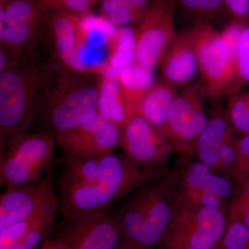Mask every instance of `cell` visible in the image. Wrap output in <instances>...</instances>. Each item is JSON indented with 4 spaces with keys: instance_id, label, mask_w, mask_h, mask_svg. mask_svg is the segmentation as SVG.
Wrapping results in <instances>:
<instances>
[{
    "instance_id": "36",
    "label": "cell",
    "mask_w": 249,
    "mask_h": 249,
    "mask_svg": "<svg viewBox=\"0 0 249 249\" xmlns=\"http://www.w3.org/2000/svg\"><path fill=\"white\" fill-rule=\"evenodd\" d=\"M150 247H145L132 242V241L126 240L124 242H121L115 249H149Z\"/></svg>"
},
{
    "instance_id": "18",
    "label": "cell",
    "mask_w": 249,
    "mask_h": 249,
    "mask_svg": "<svg viewBox=\"0 0 249 249\" xmlns=\"http://www.w3.org/2000/svg\"><path fill=\"white\" fill-rule=\"evenodd\" d=\"M82 15L59 10L50 11L47 16L46 27L53 45V58L69 68L73 67L77 29Z\"/></svg>"
},
{
    "instance_id": "38",
    "label": "cell",
    "mask_w": 249,
    "mask_h": 249,
    "mask_svg": "<svg viewBox=\"0 0 249 249\" xmlns=\"http://www.w3.org/2000/svg\"><path fill=\"white\" fill-rule=\"evenodd\" d=\"M90 2H91V5L94 4L95 3L97 2L99 0H89ZM101 1H103V0H101Z\"/></svg>"
},
{
    "instance_id": "15",
    "label": "cell",
    "mask_w": 249,
    "mask_h": 249,
    "mask_svg": "<svg viewBox=\"0 0 249 249\" xmlns=\"http://www.w3.org/2000/svg\"><path fill=\"white\" fill-rule=\"evenodd\" d=\"M176 222L181 231H186L184 248L213 249L226 232L224 210L213 206L186 203Z\"/></svg>"
},
{
    "instance_id": "11",
    "label": "cell",
    "mask_w": 249,
    "mask_h": 249,
    "mask_svg": "<svg viewBox=\"0 0 249 249\" xmlns=\"http://www.w3.org/2000/svg\"><path fill=\"white\" fill-rule=\"evenodd\" d=\"M122 129L98 114L91 121L54 138L65 155L78 158H96L114 152L120 145Z\"/></svg>"
},
{
    "instance_id": "33",
    "label": "cell",
    "mask_w": 249,
    "mask_h": 249,
    "mask_svg": "<svg viewBox=\"0 0 249 249\" xmlns=\"http://www.w3.org/2000/svg\"><path fill=\"white\" fill-rule=\"evenodd\" d=\"M238 76L245 81H249V27H243L239 44Z\"/></svg>"
},
{
    "instance_id": "21",
    "label": "cell",
    "mask_w": 249,
    "mask_h": 249,
    "mask_svg": "<svg viewBox=\"0 0 249 249\" xmlns=\"http://www.w3.org/2000/svg\"><path fill=\"white\" fill-rule=\"evenodd\" d=\"M232 129L227 113L218 111L211 116L207 127L196 143L199 160L217 172L219 150L229 139L233 137Z\"/></svg>"
},
{
    "instance_id": "34",
    "label": "cell",
    "mask_w": 249,
    "mask_h": 249,
    "mask_svg": "<svg viewBox=\"0 0 249 249\" xmlns=\"http://www.w3.org/2000/svg\"><path fill=\"white\" fill-rule=\"evenodd\" d=\"M225 9L239 22L249 19V0H224Z\"/></svg>"
},
{
    "instance_id": "17",
    "label": "cell",
    "mask_w": 249,
    "mask_h": 249,
    "mask_svg": "<svg viewBox=\"0 0 249 249\" xmlns=\"http://www.w3.org/2000/svg\"><path fill=\"white\" fill-rule=\"evenodd\" d=\"M220 174L199 160L187 165L182 179L179 181L186 200L203 193H213L225 200H231L235 182L231 180V177Z\"/></svg>"
},
{
    "instance_id": "5",
    "label": "cell",
    "mask_w": 249,
    "mask_h": 249,
    "mask_svg": "<svg viewBox=\"0 0 249 249\" xmlns=\"http://www.w3.org/2000/svg\"><path fill=\"white\" fill-rule=\"evenodd\" d=\"M55 144L53 136L42 131L16 137L1 152V186H28L42 181L53 169Z\"/></svg>"
},
{
    "instance_id": "3",
    "label": "cell",
    "mask_w": 249,
    "mask_h": 249,
    "mask_svg": "<svg viewBox=\"0 0 249 249\" xmlns=\"http://www.w3.org/2000/svg\"><path fill=\"white\" fill-rule=\"evenodd\" d=\"M58 64L53 58L44 60L36 49L0 73L1 152L35 124L39 98Z\"/></svg>"
},
{
    "instance_id": "13",
    "label": "cell",
    "mask_w": 249,
    "mask_h": 249,
    "mask_svg": "<svg viewBox=\"0 0 249 249\" xmlns=\"http://www.w3.org/2000/svg\"><path fill=\"white\" fill-rule=\"evenodd\" d=\"M169 140L137 114L122 129L120 146L124 155L142 170L151 172L160 170L172 150Z\"/></svg>"
},
{
    "instance_id": "31",
    "label": "cell",
    "mask_w": 249,
    "mask_h": 249,
    "mask_svg": "<svg viewBox=\"0 0 249 249\" xmlns=\"http://www.w3.org/2000/svg\"><path fill=\"white\" fill-rule=\"evenodd\" d=\"M186 11L196 16H213L224 8V0H176Z\"/></svg>"
},
{
    "instance_id": "26",
    "label": "cell",
    "mask_w": 249,
    "mask_h": 249,
    "mask_svg": "<svg viewBox=\"0 0 249 249\" xmlns=\"http://www.w3.org/2000/svg\"><path fill=\"white\" fill-rule=\"evenodd\" d=\"M102 10L104 17L121 27L139 22L141 19L127 0H103Z\"/></svg>"
},
{
    "instance_id": "4",
    "label": "cell",
    "mask_w": 249,
    "mask_h": 249,
    "mask_svg": "<svg viewBox=\"0 0 249 249\" xmlns=\"http://www.w3.org/2000/svg\"><path fill=\"white\" fill-rule=\"evenodd\" d=\"M160 170H142L127 155L115 152L103 156L99 175L93 182L60 181V211L65 221L110 209L136 187Z\"/></svg>"
},
{
    "instance_id": "20",
    "label": "cell",
    "mask_w": 249,
    "mask_h": 249,
    "mask_svg": "<svg viewBox=\"0 0 249 249\" xmlns=\"http://www.w3.org/2000/svg\"><path fill=\"white\" fill-rule=\"evenodd\" d=\"M98 114L121 129L137 114V107L124 97L117 78L107 75L101 76Z\"/></svg>"
},
{
    "instance_id": "8",
    "label": "cell",
    "mask_w": 249,
    "mask_h": 249,
    "mask_svg": "<svg viewBox=\"0 0 249 249\" xmlns=\"http://www.w3.org/2000/svg\"><path fill=\"white\" fill-rule=\"evenodd\" d=\"M119 28L106 17L83 14L77 29L73 69L104 75L114 52Z\"/></svg>"
},
{
    "instance_id": "16",
    "label": "cell",
    "mask_w": 249,
    "mask_h": 249,
    "mask_svg": "<svg viewBox=\"0 0 249 249\" xmlns=\"http://www.w3.org/2000/svg\"><path fill=\"white\" fill-rule=\"evenodd\" d=\"M160 64L165 81L174 87L188 84L195 78L199 66L190 32L176 36Z\"/></svg>"
},
{
    "instance_id": "24",
    "label": "cell",
    "mask_w": 249,
    "mask_h": 249,
    "mask_svg": "<svg viewBox=\"0 0 249 249\" xmlns=\"http://www.w3.org/2000/svg\"><path fill=\"white\" fill-rule=\"evenodd\" d=\"M229 206L231 222L243 223L249 229V178L235 179Z\"/></svg>"
},
{
    "instance_id": "27",
    "label": "cell",
    "mask_w": 249,
    "mask_h": 249,
    "mask_svg": "<svg viewBox=\"0 0 249 249\" xmlns=\"http://www.w3.org/2000/svg\"><path fill=\"white\" fill-rule=\"evenodd\" d=\"M227 113L236 132L242 136L249 134V93L232 98Z\"/></svg>"
},
{
    "instance_id": "2",
    "label": "cell",
    "mask_w": 249,
    "mask_h": 249,
    "mask_svg": "<svg viewBox=\"0 0 249 249\" xmlns=\"http://www.w3.org/2000/svg\"><path fill=\"white\" fill-rule=\"evenodd\" d=\"M101 76L58 63L37 103L34 124L39 131L54 137L93 119L98 113Z\"/></svg>"
},
{
    "instance_id": "6",
    "label": "cell",
    "mask_w": 249,
    "mask_h": 249,
    "mask_svg": "<svg viewBox=\"0 0 249 249\" xmlns=\"http://www.w3.org/2000/svg\"><path fill=\"white\" fill-rule=\"evenodd\" d=\"M189 32L203 86L209 96H219L238 76L237 60L231 54L222 33L209 22L201 20Z\"/></svg>"
},
{
    "instance_id": "35",
    "label": "cell",
    "mask_w": 249,
    "mask_h": 249,
    "mask_svg": "<svg viewBox=\"0 0 249 249\" xmlns=\"http://www.w3.org/2000/svg\"><path fill=\"white\" fill-rule=\"evenodd\" d=\"M38 249H71L65 239L62 237L56 239H47Z\"/></svg>"
},
{
    "instance_id": "7",
    "label": "cell",
    "mask_w": 249,
    "mask_h": 249,
    "mask_svg": "<svg viewBox=\"0 0 249 249\" xmlns=\"http://www.w3.org/2000/svg\"><path fill=\"white\" fill-rule=\"evenodd\" d=\"M47 16L36 0H11L0 9V46L19 59L36 50L44 37Z\"/></svg>"
},
{
    "instance_id": "32",
    "label": "cell",
    "mask_w": 249,
    "mask_h": 249,
    "mask_svg": "<svg viewBox=\"0 0 249 249\" xmlns=\"http://www.w3.org/2000/svg\"><path fill=\"white\" fill-rule=\"evenodd\" d=\"M237 161L234 179L249 178V134L237 139Z\"/></svg>"
},
{
    "instance_id": "37",
    "label": "cell",
    "mask_w": 249,
    "mask_h": 249,
    "mask_svg": "<svg viewBox=\"0 0 249 249\" xmlns=\"http://www.w3.org/2000/svg\"><path fill=\"white\" fill-rule=\"evenodd\" d=\"M11 0H0V9H5Z\"/></svg>"
},
{
    "instance_id": "9",
    "label": "cell",
    "mask_w": 249,
    "mask_h": 249,
    "mask_svg": "<svg viewBox=\"0 0 249 249\" xmlns=\"http://www.w3.org/2000/svg\"><path fill=\"white\" fill-rule=\"evenodd\" d=\"M60 200L53 187V169L40 182L6 188L0 196V231L17 223L58 213Z\"/></svg>"
},
{
    "instance_id": "14",
    "label": "cell",
    "mask_w": 249,
    "mask_h": 249,
    "mask_svg": "<svg viewBox=\"0 0 249 249\" xmlns=\"http://www.w3.org/2000/svg\"><path fill=\"white\" fill-rule=\"evenodd\" d=\"M66 222L62 237L71 249H115L124 237L117 214L110 209Z\"/></svg>"
},
{
    "instance_id": "12",
    "label": "cell",
    "mask_w": 249,
    "mask_h": 249,
    "mask_svg": "<svg viewBox=\"0 0 249 249\" xmlns=\"http://www.w3.org/2000/svg\"><path fill=\"white\" fill-rule=\"evenodd\" d=\"M206 94L204 87L199 84L188 85L178 93L168 114L167 137L170 141L179 145H196L209 124L204 107Z\"/></svg>"
},
{
    "instance_id": "29",
    "label": "cell",
    "mask_w": 249,
    "mask_h": 249,
    "mask_svg": "<svg viewBox=\"0 0 249 249\" xmlns=\"http://www.w3.org/2000/svg\"><path fill=\"white\" fill-rule=\"evenodd\" d=\"M223 244L225 249H249V229L243 223L231 222L228 227Z\"/></svg>"
},
{
    "instance_id": "25",
    "label": "cell",
    "mask_w": 249,
    "mask_h": 249,
    "mask_svg": "<svg viewBox=\"0 0 249 249\" xmlns=\"http://www.w3.org/2000/svg\"><path fill=\"white\" fill-rule=\"evenodd\" d=\"M57 213H51L42 217L34 218L24 222L17 223L0 231V249H9L18 241L36 228L40 227Z\"/></svg>"
},
{
    "instance_id": "40",
    "label": "cell",
    "mask_w": 249,
    "mask_h": 249,
    "mask_svg": "<svg viewBox=\"0 0 249 249\" xmlns=\"http://www.w3.org/2000/svg\"><path fill=\"white\" fill-rule=\"evenodd\" d=\"M152 1H156V0H151Z\"/></svg>"
},
{
    "instance_id": "1",
    "label": "cell",
    "mask_w": 249,
    "mask_h": 249,
    "mask_svg": "<svg viewBox=\"0 0 249 249\" xmlns=\"http://www.w3.org/2000/svg\"><path fill=\"white\" fill-rule=\"evenodd\" d=\"M117 214L127 240L150 247L158 243L186 204L181 182L161 170L125 196Z\"/></svg>"
},
{
    "instance_id": "22",
    "label": "cell",
    "mask_w": 249,
    "mask_h": 249,
    "mask_svg": "<svg viewBox=\"0 0 249 249\" xmlns=\"http://www.w3.org/2000/svg\"><path fill=\"white\" fill-rule=\"evenodd\" d=\"M153 70L135 62L124 67L118 75L123 94L136 107L139 100L155 83Z\"/></svg>"
},
{
    "instance_id": "39",
    "label": "cell",
    "mask_w": 249,
    "mask_h": 249,
    "mask_svg": "<svg viewBox=\"0 0 249 249\" xmlns=\"http://www.w3.org/2000/svg\"><path fill=\"white\" fill-rule=\"evenodd\" d=\"M183 249H199L193 248V247H187V248H184Z\"/></svg>"
},
{
    "instance_id": "23",
    "label": "cell",
    "mask_w": 249,
    "mask_h": 249,
    "mask_svg": "<svg viewBox=\"0 0 249 249\" xmlns=\"http://www.w3.org/2000/svg\"><path fill=\"white\" fill-rule=\"evenodd\" d=\"M136 48V30L128 27L119 28L116 46L104 75L117 78L119 72L134 60Z\"/></svg>"
},
{
    "instance_id": "30",
    "label": "cell",
    "mask_w": 249,
    "mask_h": 249,
    "mask_svg": "<svg viewBox=\"0 0 249 249\" xmlns=\"http://www.w3.org/2000/svg\"><path fill=\"white\" fill-rule=\"evenodd\" d=\"M41 8L49 13L50 11H71L78 14L90 12L91 4L89 0H36Z\"/></svg>"
},
{
    "instance_id": "10",
    "label": "cell",
    "mask_w": 249,
    "mask_h": 249,
    "mask_svg": "<svg viewBox=\"0 0 249 249\" xmlns=\"http://www.w3.org/2000/svg\"><path fill=\"white\" fill-rule=\"evenodd\" d=\"M176 0H156L139 22L136 29L137 48L134 60L147 68L160 63L176 37L174 14Z\"/></svg>"
},
{
    "instance_id": "28",
    "label": "cell",
    "mask_w": 249,
    "mask_h": 249,
    "mask_svg": "<svg viewBox=\"0 0 249 249\" xmlns=\"http://www.w3.org/2000/svg\"><path fill=\"white\" fill-rule=\"evenodd\" d=\"M55 216L29 232L9 249H38L50 235L55 226Z\"/></svg>"
},
{
    "instance_id": "19",
    "label": "cell",
    "mask_w": 249,
    "mask_h": 249,
    "mask_svg": "<svg viewBox=\"0 0 249 249\" xmlns=\"http://www.w3.org/2000/svg\"><path fill=\"white\" fill-rule=\"evenodd\" d=\"M177 95L173 85L165 80L155 82L139 100L137 114L146 119L158 132L167 137L170 108Z\"/></svg>"
}]
</instances>
